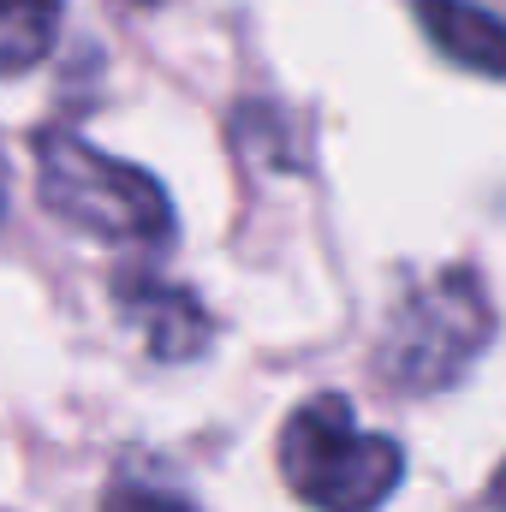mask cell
I'll return each instance as SVG.
<instances>
[{
    "instance_id": "3",
    "label": "cell",
    "mask_w": 506,
    "mask_h": 512,
    "mask_svg": "<svg viewBox=\"0 0 506 512\" xmlns=\"http://www.w3.org/2000/svg\"><path fill=\"white\" fill-rule=\"evenodd\" d=\"M489 334H495V310L483 280L471 268H447L393 310L376 370L399 393H435V387H453L483 358Z\"/></svg>"
},
{
    "instance_id": "4",
    "label": "cell",
    "mask_w": 506,
    "mask_h": 512,
    "mask_svg": "<svg viewBox=\"0 0 506 512\" xmlns=\"http://www.w3.org/2000/svg\"><path fill=\"white\" fill-rule=\"evenodd\" d=\"M120 304H126L131 322L143 328V340H149V352H155L161 364H179V358H191V352L209 340L203 304H197L191 292L155 280V274H126V280H120Z\"/></svg>"
},
{
    "instance_id": "6",
    "label": "cell",
    "mask_w": 506,
    "mask_h": 512,
    "mask_svg": "<svg viewBox=\"0 0 506 512\" xmlns=\"http://www.w3.org/2000/svg\"><path fill=\"white\" fill-rule=\"evenodd\" d=\"M60 0H0V78H18L54 54Z\"/></svg>"
},
{
    "instance_id": "2",
    "label": "cell",
    "mask_w": 506,
    "mask_h": 512,
    "mask_svg": "<svg viewBox=\"0 0 506 512\" xmlns=\"http://www.w3.org/2000/svg\"><path fill=\"white\" fill-rule=\"evenodd\" d=\"M36 185H42V203L90 239H108V245H167L173 239L167 191L143 167L90 149L72 131L36 137Z\"/></svg>"
},
{
    "instance_id": "1",
    "label": "cell",
    "mask_w": 506,
    "mask_h": 512,
    "mask_svg": "<svg viewBox=\"0 0 506 512\" xmlns=\"http://www.w3.org/2000/svg\"><path fill=\"white\" fill-rule=\"evenodd\" d=\"M280 477L316 512H376L405 477V453L352 417V399L316 393L280 429Z\"/></svg>"
},
{
    "instance_id": "8",
    "label": "cell",
    "mask_w": 506,
    "mask_h": 512,
    "mask_svg": "<svg viewBox=\"0 0 506 512\" xmlns=\"http://www.w3.org/2000/svg\"><path fill=\"white\" fill-rule=\"evenodd\" d=\"M495 507H506V465H501V477H495Z\"/></svg>"
},
{
    "instance_id": "5",
    "label": "cell",
    "mask_w": 506,
    "mask_h": 512,
    "mask_svg": "<svg viewBox=\"0 0 506 512\" xmlns=\"http://www.w3.org/2000/svg\"><path fill=\"white\" fill-rule=\"evenodd\" d=\"M423 36L465 72L506 78V18L477 0H417Z\"/></svg>"
},
{
    "instance_id": "9",
    "label": "cell",
    "mask_w": 506,
    "mask_h": 512,
    "mask_svg": "<svg viewBox=\"0 0 506 512\" xmlns=\"http://www.w3.org/2000/svg\"><path fill=\"white\" fill-rule=\"evenodd\" d=\"M126 6H161V0H126Z\"/></svg>"
},
{
    "instance_id": "7",
    "label": "cell",
    "mask_w": 506,
    "mask_h": 512,
    "mask_svg": "<svg viewBox=\"0 0 506 512\" xmlns=\"http://www.w3.org/2000/svg\"><path fill=\"white\" fill-rule=\"evenodd\" d=\"M102 512H197L191 501H179L173 489H149V483H120L114 495H108V507Z\"/></svg>"
}]
</instances>
